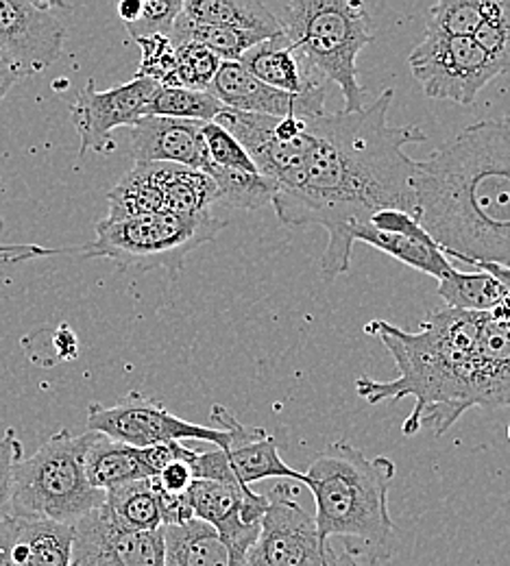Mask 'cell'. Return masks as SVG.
I'll return each instance as SVG.
<instances>
[{
	"label": "cell",
	"mask_w": 510,
	"mask_h": 566,
	"mask_svg": "<svg viewBox=\"0 0 510 566\" xmlns=\"http://www.w3.org/2000/svg\"><path fill=\"white\" fill-rule=\"evenodd\" d=\"M417 222L445 258L510 269V116L480 120L417 161Z\"/></svg>",
	"instance_id": "3"
},
{
	"label": "cell",
	"mask_w": 510,
	"mask_h": 566,
	"mask_svg": "<svg viewBox=\"0 0 510 566\" xmlns=\"http://www.w3.org/2000/svg\"><path fill=\"white\" fill-rule=\"evenodd\" d=\"M354 242H365L373 249H379L382 253L391 255L393 260L426 273L435 280L447 277L454 266L445 258L437 242L433 240L430 233L426 235H399V233H386L379 229H373L371 224H363L354 231Z\"/></svg>",
	"instance_id": "21"
},
{
	"label": "cell",
	"mask_w": 510,
	"mask_h": 566,
	"mask_svg": "<svg viewBox=\"0 0 510 566\" xmlns=\"http://www.w3.org/2000/svg\"><path fill=\"white\" fill-rule=\"evenodd\" d=\"M204 125L197 120L143 116L129 132L132 157L136 164H177L208 175L212 161L204 142Z\"/></svg>",
	"instance_id": "16"
},
{
	"label": "cell",
	"mask_w": 510,
	"mask_h": 566,
	"mask_svg": "<svg viewBox=\"0 0 510 566\" xmlns=\"http://www.w3.org/2000/svg\"><path fill=\"white\" fill-rule=\"evenodd\" d=\"M143 49V60L136 76H145L162 87H179L177 83V57L175 44L166 35H153L138 40Z\"/></svg>",
	"instance_id": "33"
},
{
	"label": "cell",
	"mask_w": 510,
	"mask_h": 566,
	"mask_svg": "<svg viewBox=\"0 0 510 566\" xmlns=\"http://www.w3.org/2000/svg\"><path fill=\"white\" fill-rule=\"evenodd\" d=\"M208 177L219 188V208H231V210H260L269 206L275 197L278 186L267 179L264 175H247V172H229L212 168Z\"/></svg>",
	"instance_id": "28"
},
{
	"label": "cell",
	"mask_w": 510,
	"mask_h": 566,
	"mask_svg": "<svg viewBox=\"0 0 510 566\" xmlns=\"http://www.w3.org/2000/svg\"><path fill=\"white\" fill-rule=\"evenodd\" d=\"M386 87L361 112L308 118V144L289 175L275 186L271 206L278 220L292 229L323 227L330 235L321 258V277L334 282L350 271L354 231L384 210L410 213L417 220L413 186L417 161L406 144L428 136L419 127H393Z\"/></svg>",
	"instance_id": "1"
},
{
	"label": "cell",
	"mask_w": 510,
	"mask_h": 566,
	"mask_svg": "<svg viewBox=\"0 0 510 566\" xmlns=\"http://www.w3.org/2000/svg\"><path fill=\"white\" fill-rule=\"evenodd\" d=\"M181 13L197 24L229 27L262 40L282 33L275 11L260 0H186Z\"/></svg>",
	"instance_id": "19"
},
{
	"label": "cell",
	"mask_w": 510,
	"mask_h": 566,
	"mask_svg": "<svg viewBox=\"0 0 510 566\" xmlns=\"http://www.w3.org/2000/svg\"><path fill=\"white\" fill-rule=\"evenodd\" d=\"M85 423L87 431L103 433L110 440L129 444L134 449H148L155 444L184 440L212 442L220 451H229L231 444L227 431L206 424L188 423L168 412L159 401L145 397L143 392H129L112 408L90 403Z\"/></svg>",
	"instance_id": "8"
},
{
	"label": "cell",
	"mask_w": 510,
	"mask_h": 566,
	"mask_svg": "<svg viewBox=\"0 0 510 566\" xmlns=\"http://www.w3.org/2000/svg\"><path fill=\"white\" fill-rule=\"evenodd\" d=\"M20 81V76L11 71V66L4 62V57L0 55V103L7 96V92Z\"/></svg>",
	"instance_id": "40"
},
{
	"label": "cell",
	"mask_w": 510,
	"mask_h": 566,
	"mask_svg": "<svg viewBox=\"0 0 510 566\" xmlns=\"http://www.w3.org/2000/svg\"><path fill=\"white\" fill-rule=\"evenodd\" d=\"M62 2L0 0V55L20 78L53 66L66 42Z\"/></svg>",
	"instance_id": "10"
},
{
	"label": "cell",
	"mask_w": 510,
	"mask_h": 566,
	"mask_svg": "<svg viewBox=\"0 0 510 566\" xmlns=\"http://www.w3.org/2000/svg\"><path fill=\"white\" fill-rule=\"evenodd\" d=\"M316 503V532L323 543L341 538L343 549L371 565L388 563L395 554V525L388 512V486L395 462L336 440L305 471Z\"/></svg>",
	"instance_id": "4"
},
{
	"label": "cell",
	"mask_w": 510,
	"mask_h": 566,
	"mask_svg": "<svg viewBox=\"0 0 510 566\" xmlns=\"http://www.w3.org/2000/svg\"><path fill=\"white\" fill-rule=\"evenodd\" d=\"M164 543L166 566H244L219 532L199 518L164 527Z\"/></svg>",
	"instance_id": "20"
},
{
	"label": "cell",
	"mask_w": 510,
	"mask_h": 566,
	"mask_svg": "<svg viewBox=\"0 0 510 566\" xmlns=\"http://www.w3.org/2000/svg\"><path fill=\"white\" fill-rule=\"evenodd\" d=\"M184 9L181 0H145L143 11L136 22L125 24L129 35L138 42L153 35H170L175 20Z\"/></svg>",
	"instance_id": "34"
},
{
	"label": "cell",
	"mask_w": 510,
	"mask_h": 566,
	"mask_svg": "<svg viewBox=\"0 0 510 566\" xmlns=\"http://www.w3.org/2000/svg\"><path fill=\"white\" fill-rule=\"evenodd\" d=\"M15 532H18L15 516H7L0 521V566H13L11 552H13V543H15Z\"/></svg>",
	"instance_id": "38"
},
{
	"label": "cell",
	"mask_w": 510,
	"mask_h": 566,
	"mask_svg": "<svg viewBox=\"0 0 510 566\" xmlns=\"http://www.w3.org/2000/svg\"><path fill=\"white\" fill-rule=\"evenodd\" d=\"M365 332L382 340L399 375L391 381L361 377L356 392L371 406L413 397L404 436L424 427L443 436L471 408H510V318L445 307L430 312L419 332L386 321L366 323Z\"/></svg>",
	"instance_id": "2"
},
{
	"label": "cell",
	"mask_w": 510,
	"mask_h": 566,
	"mask_svg": "<svg viewBox=\"0 0 510 566\" xmlns=\"http://www.w3.org/2000/svg\"><path fill=\"white\" fill-rule=\"evenodd\" d=\"M408 66L430 98L465 107L502 74L473 40L440 35H426L408 55Z\"/></svg>",
	"instance_id": "9"
},
{
	"label": "cell",
	"mask_w": 510,
	"mask_h": 566,
	"mask_svg": "<svg viewBox=\"0 0 510 566\" xmlns=\"http://www.w3.org/2000/svg\"><path fill=\"white\" fill-rule=\"evenodd\" d=\"M195 482L192 469L188 462H173L168 464L159 475L148 478V484L153 491H162V493H170V495H184L190 491Z\"/></svg>",
	"instance_id": "37"
},
{
	"label": "cell",
	"mask_w": 510,
	"mask_h": 566,
	"mask_svg": "<svg viewBox=\"0 0 510 566\" xmlns=\"http://www.w3.org/2000/svg\"><path fill=\"white\" fill-rule=\"evenodd\" d=\"M269 501L244 566H332L339 560L336 547L319 538L314 518L299 503L287 496Z\"/></svg>",
	"instance_id": "11"
},
{
	"label": "cell",
	"mask_w": 510,
	"mask_h": 566,
	"mask_svg": "<svg viewBox=\"0 0 510 566\" xmlns=\"http://www.w3.org/2000/svg\"><path fill=\"white\" fill-rule=\"evenodd\" d=\"M471 40L502 74L510 72V0H487L485 20Z\"/></svg>",
	"instance_id": "30"
},
{
	"label": "cell",
	"mask_w": 510,
	"mask_h": 566,
	"mask_svg": "<svg viewBox=\"0 0 510 566\" xmlns=\"http://www.w3.org/2000/svg\"><path fill=\"white\" fill-rule=\"evenodd\" d=\"M71 566H166L164 527L157 532L123 527L103 503L74 523Z\"/></svg>",
	"instance_id": "13"
},
{
	"label": "cell",
	"mask_w": 510,
	"mask_h": 566,
	"mask_svg": "<svg viewBox=\"0 0 510 566\" xmlns=\"http://www.w3.org/2000/svg\"><path fill=\"white\" fill-rule=\"evenodd\" d=\"M74 525L46 518H18L13 566L73 565Z\"/></svg>",
	"instance_id": "18"
},
{
	"label": "cell",
	"mask_w": 510,
	"mask_h": 566,
	"mask_svg": "<svg viewBox=\"0 0 510 566\" xmlns=\"http://www.w3.org/2000/svg\"><path fill=\"white\" fill-rule=\"evenodd\" d=\"M487 13V0H440L426 20V35L471 40Z\"/></svg>",
	"instance_id": "29"
},
{
	"label": "cell",
	"mask_w": 510,
	"mask_h": 566,
	"mask_svg": "<svg viewBox=\"0 0 510 566\" xmlns=\"http://www.w3.org/2000/svg\"><path fill=\"white\" fill-rule=\"evenodd\" d=\"M168 38L175 46L186 44V42L201 44L208 51H212L220 62H240L247 51H251L253 46L264 42L260 35L236 31L229 27L190 22L184 13H179V18L175 20V27Z\"/></svg>",
	"instance_id": "25"
},
{
	"label": "cell",
	"mask_w": 510,
	"mask_h": 566,
	"mask_svg": "<svg viewBox=\"0 0 510 566\" xmlns=\"http://www.w3.org/2000/svg\"><path fill=\"white\" fill-rule=\"evenodd\" d=\"M210 417L231 438L229 451L225 453L229 458L238 484L251 486L262 480H292L296 484L308 486L305 473L294 471L280 458L278 440L275 436L267 433V429L240 423L233 412H229L219 403L212 406Z\"/></svg>",
	"instance_id": "15"
},
{
	"label": "cell",
	"mask_w": 510,
	"mask_h": 566,
	"mask_svg": "<svg viewBox=\"0 0 510 566\" xmlns=\"http://www.w3.org/2000/svg\"><path fill=\"white\" fill-rule=\"evenodd\" d=\"M157 83L136 76L129 83L96 90L90 78L85 87L79 90L76 101L71 107L74 127L81 138L79 155L83 157L87 150L110 153L116 148L112 140V132L121 127H134L145 116L146 105L155 92Z\"/></svg>",
	"instance_id": "12"
},
{
	"label": "cell",
	"mask_w": 510,
	"mask_h": 566,
	"mask_svg": "<svg viewBox=\"0 0 510 566\" xmlns=\"http://www.w3.org/2000/svg\"><path fill=\"white\" fill-rule=\"evenodd\" d=\"M275 15L301 66L341 90L343 112L365 109L358 55L375 38L365 4L356 0H289Z\"/></svg>",
	"instance_id": "5"
},
{
	"label": "cell",
	"mask_w": 510,
	"mask_h": 566,
	"mask_svg": "<svg viewBox=\"0 0 510 566\" xmlns=\"http://www.w3.org/2000/svg\"><path fill=\"white\" fill-rule=\"evenodd\" d=\"M238 64L251 72L256 78H260L262 83L296 96L327 90L325 87L327 81L310 74L301 66V62L296 60L294 51L282 33L247 51Z\"/></svg>",
	"instance_id": "17"
},
{
	"label": "cell",
	"mask_w": 510,
	"mask_h": 566,
	"mask_svg": "<svg viewBox=\"0 0 510 566\" xmlns=\"http://www.w3.org/2000/svg\"><path fill=\"white\" fill-rule=\"evenodd\" d=\"M509 440H510V424H509Z\"/></svg>",
	"instance_id": "43"
},
{
	"label": "cell",
	"mask_w": 510,
	"mask_h": 566,
	"mask_svg": "<svg viewBox=\"0 0 510 566\" xmlns=\"http://www.w3.org/2000/svg\"><path fill=\"white\" fill-rule=\"evenodd\" d=\"M175 57H177L179 87H188V90H197V92L210 90L220 64H222L212 51H208L206 46L195 44V42L175 46Z\"/></svg>",
	"instance_id": "31"
},
{
	"label": "cell",
	"mask_w": 510,
	"mask_h": 566,
	"mask_svg": "<svg viewBox=\"0 0 510 566\" xmlns=\"http://www.w3.org/2000/svg\"><path fill=\"white\" fill-rule=\"evenodd\" d=\"M22 460V442L15 431L9 429L0 438V521L11 516V493H13V473L15 464Z\"/></svg>",
	"instance_id": "35"
},
{
	"label": "cell",
	"mask_w": 510,
	"mask_h": 566,
	"mask_svg": "<svg viewBox=\"0 0 510 566\" xmlns=\"http://www.w3.org/2000/svg\"><path fill=\"white\" fill-rule=\"evenodd\" d=\"M140 11H143V0H123V2L118 4V15H121V20H123L125 24L136 22L138 15H140Z\"/></svg>",
	"instance_id": "41"
},
{
	"label": "cell",
	"mask_w": 510,
	"mask_h": 566,
	"mask_svg": "<svg viewBox=\"0 0 510 566\" xmlns=\"http://www.w3.org/2000/svg\"><path fill=\"white\" fill-rule=\"evenodd\" d=\"M332 566H361V563H358V558H354L352 554H347V552L343 549V552L339 554V560Z\"/></svg>",
	"instance_id": "42"
},
{
	"label": "cell",
	"mask_w": 510,
	"mask_h": 566,
	"mask_svg": "<svg viewBox=\"0 0 510 566\" xmlns=\"http://www.w3.org/2000/svg\"><path fill=\"white\" fill-rule=\"evenodd\" d=\"M105 507L123 527L138 532H157L164 527L159 503L148 480L121 484L105 491Z\"/></svg>",
	"instance_id": "26"
},
{
	"label": "cell",
	"mask_w": 510,
	"mask_h": 566,
	"mask_svg": "<svg viewBox=\"0 0 510 566\" xmlns=\"http://www.w3.org/2000/svg\"><path fill=\"white\" fill-rule=\"evenodd\" d=\"M190 469L195 480H208V482H222V484H238L229 458L225 451L215 449L208 453H195V458L190 460ZM242 486V484H240Z\"/></svg>",
	"instance_id": "36"
},
{
	"label": "cell",
	"mask_w": 510,
	"mask_h": 566,
	"mask_svg": "<svg viewBox=\"0 0 510 566\" xmlns=\"http://www.w3.org/2000/svg\"><path fill=\"white\" fill-rule=\"evenodd\" d=\"M204 142L210 155V170L220 168L229 172H247V175H258V166L249 157V153L240 146L229 132H225L217 123H206L204 125ZM208 170V172H210Z\"/></svg>",
	"instance_id": "32"
},
{
	"label": "cell",
	"mask_w": 510,
	"mask_h": 566,
	"mask_svg": "<svg viewBox=\"0 0 510 566\" xmlns=\"http://www.w3.org/2000/svg\"><path fill=\"white\" fill-rule=\"evenodd\" d=\"M222 109L225 107L210 92L157 85L148 105H146L145 116L215 123Z\"/></svg>",
	"instance_id": "27"
},
{
	"label": "cell",
	"mask_w": 510,
	"mask_h": 566,
	"mask_svg": "<svg viewBox=\"0 0 510 566\" xmlns=\"http://www.w3.org/2000/svg\"><path fill=\"white\" fill-rule=\"evenodd\" d=\"M225 109L271 118H319L325 114L327 90L296 96L256 78L238 62H222L208 90Z\"/></svg>",
	"instance_id": "14"
},
{
	"label": "cell",
	"mask_w": 510,
	"mask_h": 566,
	"mask_svg": "<svg viewBox=\"0 0 510 566\" xmlns=\"http://www.w3.org/2000/svg\"><path fill=\"white\" fill-rule=\"evenodd\" d=\"M55 352L62 359H74L79 355V340L69 325H62L53 336Z\"/></svg>",
	"instance_id": "39"
},
{
	"label": "cell",
	"mask_w": 510,
	"mask_h": 566,
	"mask_svg": "<svg viewBox=\"0 0 510 566\" xmlns=\"http://www.w3.org/2000/svg\"><path fill=\"white\" fill-rule=\"evenodd\" d=\"M85 475L90 486L103 493L121 484L150 478L140 458V449L110 440L103 433H96V438L87 447Z\"/></svg>",
	"instance_id": "22"
},
{
	"label": "cell",
	"mask_w": 510,
	"mask_h": 566,
	"mask_svg": "<svg viewBox=\"0 0 510 566\" xmlns=\"http://www.w3.org/2000/svg\"><path fill=\"white\" fill-rule=\"evenodd\" d=\"M227 220L215 212L145 213L123 220L103 218L96 224V238L83 253L87 258H107L123 269H166L179 271L186 258L201 244L215 240Z\"/></svg>",
	"instance_id": "7"
},
{
	"label": "cell",
	"mask_w": 510,
	"mask_h": 566,
	"mask_svg": "<svg viewBox=\"0 0 510 566\" xmlns=\"http://www.w3.org/2000/svg\"><path fill=\"white\" fill-rule=\"evenodd\" d=\"M509 294L502 283L482 271L462 273L454 269L438 282V296L449 310L460 312H493Z\"/></svg>",
	"instance_id": "24"
},
{
	"label": "cell",
	"mask_w": 510,
	"mask_h": 566,
	"mask_svg": "<svg viewBox=\"0 0 510 566\" xmlns=\"http://www.w3.org/2000/svg\"><path fill=\"white\" fill-rule=\"evenodd\" d=\"M96 431L73 436L55 431L31 458H22L13 473L11 516L46 518L74 525L105 503V493L90 486L85 453Z\"/></svg>",
	"instance_id": "6"
},
{
	"label": "cell",
	"mask_w": 510,
	"mask_h": 566,
	"mask_svg": "<svg viewBox=\"0 0 510 566\" xmlns=\"http://www.w3.org/2000/svg\"><path fill=\"white\" fill-rule=\"evenodd\" d=\"M164 177L166 164H134L132 170L110 190L107 220L164 212Z\"/></svg>",
	"instance_id": "23"
}]
</instances>
